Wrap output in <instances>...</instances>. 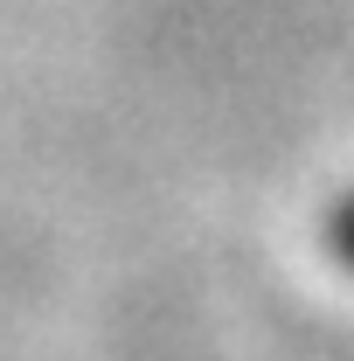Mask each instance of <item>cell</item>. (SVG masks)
<instances>
[{"instance_id": "cell-1", "label": "cell", "mask_w": 354, "mask_h": 361, "mask_svg": "<svg viewBox=\"0 0 354 361\" xmlns=\"http://www.w3.org/2000/svg\"><path fill=\"white\" fill-rule=\"evenodd\" d=\"M334 243H341V257L354 264V202L341 209V216H334Z\"/></svg>"}]
</instances>
